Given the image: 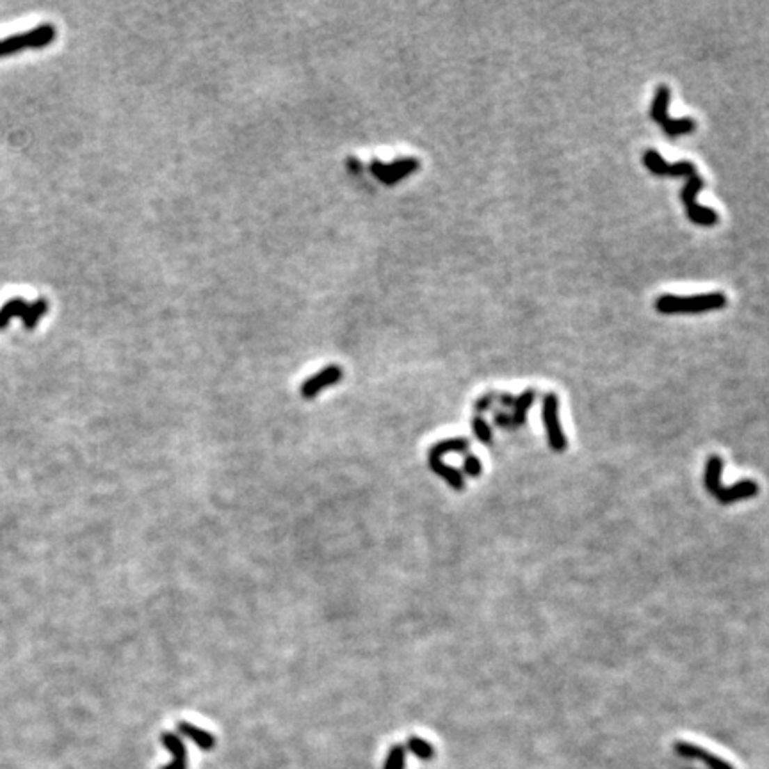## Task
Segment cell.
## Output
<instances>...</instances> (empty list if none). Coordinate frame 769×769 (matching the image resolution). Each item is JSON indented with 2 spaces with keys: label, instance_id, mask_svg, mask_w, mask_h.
Masks as SVG:
<instances>
[{
  "label": "cell",
  "instance_id": "2e32d148",
  "mask_svg": "<svg viewBox=\"0 0 769 769\" xmlns=\"http://www.w3.org/2000/svg\"><path fill=\"white\" fill-rule=\"evenodd\" d=\"M534 399H536L534 390H525L524 394H520L518 397L515 399L513 413H512V419H513V424H515V427L524 426V424L528 422V411L529 408L532 406V403H534Z\"/></svg>",
  "mask_w": 769,
  "mask_h": 769
},
{
  "label": "cell",
  "instance_id": "4316f807",
  "mask_svg": "<svg viewBox=\"0 0 769 769\" xmlns=\"http://www.w3.org/2000/svg\"><path fill=\"white\" fill-rule=\"evenodd\" d=\"M688 769H691V768H688Z\"/></svg>",
  "mask_w": 769,
  "mask_h": 769
},
{
  "label": "cell",
  "instance_id": "30bf717a",
  "mask_svg": "<svg viewBox=\"0 0 769 769\" xmlns=\"http://www.w3.org/2000/svg\"><path fill=\"white\" fill-rule=\"evenodd\" d=\"M161 741L164 748L169 750V753L173 755L171 762L162 769H187V748L180 737L177 734L164 732L161 736Z\"/></svg>",
  "mask_w": 769,
  "mask_h": 769
},
{
  "label": "cell",
  "instance_id": "d4e9b609",
  "mask_svg": "<svg viewBox=\"0 0 769 769\" xmlns=\"http://www.w3.org/2000/svg\"><path fill=\"white\" fill-rule=\"evenodd\" d=\"M493 397H496L493 394H488V395H483V397H479V401L475 403V411H477V413L486 411L488 408L491 406V403H493Z\"/></svg>",
  "mask_w": 769,
  "mask_h": 769
},
{
  "label": "cell",
  "instance_id": "44dd1931",
  "mask_svg": "<svg viewBox=\"0 0 769 769\" xmlns=\"http://www.w3.org/2000/svg\"><path fill=\"white\" fill-rule=\"evenodd\" d=\"M404 764H406V748L403 745H395L388 752L387 762H385L383 769H404Z\"/></svg>",
  "mask_w": 769,
  "mask_h": 769
},
{
  "label": "cell",
  "instance_id": "cb8c5ba5",
  "mask_svg": "<svg viewBox=\"0 0 769 769\" xmlns=\"http://www.w3.org/2000/svg\"><path fill=\"white\" fill-rule=\"evenodd\" d=\"M496 426H499L500 429H515V424H513L512 413H496Z\"/></svg>",
  "mask_w": 769,
  "mask_h": 769
},
{
  "label": "cell",
  "instance_id": "603a6c76",
  "mask_svg": "<svg viewBox=\"0 0 769 769\" xmlns=\"http://www.w3.org/2000/svg\"><path fill=\"white\" fill-rule=\"evenodd\" d=\"M461 470H463L467 475H470V477H477V475H481V472H483V465H481L477 456L467 454L463 458V468H461Z\"/></svg>",
  "mask_w": 769,
  "mask_h": 769
},
{
  "label": "cell",
  "instance_id": "ac0fdd59",
  "mask_svg": "<svg viewBox=\"0 0 769 769\" xmlns=\"http://www.w3.org/2000/svg\"><path fill=\"white\" fill-rule=\"evenodd\" d=\"M47 310H49V303H47V299L38 298L36 301L31 303V305L27 306V310H25L24 317H22L24 326L27 328V330H34L38 322H40V319L45 317Z\"/></svg>",
  "mask_w": 769,
  "mask_h": 769
},
{
  "label": "cell",
  "instance_id": "6da1fadb",
  "mask_svg": "<svg viewBox=\"0 0 769 769\" xmlns=\"http://www.w3.org/2000/svg\"><path fill=\"white\" fill-rule=\"evenodd\" d=\"M659 314H701V312L721 310L727 306V296L721 292H709L698 296H659L653 303Z\"/></svg>",
  "mask_w": 769,
  "mask_h": 769
},
{
  "label": "cell",
  "instance_id": "8992f818",
  "mask_svg": "<svg viewBox=\"0 0 769 769\" xmlns=\"http://www.w3.org/2000/svg\"><path fill=\"white\" fill-rule=\"evenodd\" d=\"M419 169V161L417 159H401V161L390 162V164H385V162L374 161L371 164V171L379 182L387 184V186H394L397 182L404 180L406 177H410L413 171Z\"/></svg>",
  "mask_w": 769,
  "mask_h": 769
},
{
  "label": "cell",
  "instance_id": "d6986e66",
  "mask_svg": "<svg viewBox=\"0 0 769 769\" xmlns=\"http://www.w3.org/2000/svg\"><path fill=\"white\" fill-rule=\"evenodd\" d=\"M663 130H665L666 136L669 137H679L684 136V134H691L695 130V121L691 118H681V120H666L663 123Z\"/></svg>",
  "mask_w": 769,
  "mask_h": 769
},
{
  "label": "cell",
  "instance_id": "ffe728a7",
  "mask_svg": "<svg viewBox=\"0 0 769 769\" xmlns=\"http://www.w3.org/2000/svg\"><path fill=\"white\" fill-rule=\"evenodd\" d=\"M408 750L413 753L415 757L422 759V761H431L435 757V748L433 745H429L427 741H424L422 737H410L408 739Z\"/></svg>",
  "mask_w": 769,
  "mask_h": 769
},
{
  "label": "cell",
  "instance_id": "9a60e30c",
  "mask_svg": "<svg viewBox=\"0 0 769 769\" xmlns=\"http://www.w3.org/2000/svg\"><path fill=\"white\" fill-rule=\"evenodd\" d=\"M468 447H470V442H468L467 438H463V436H459V438L440 440V442H436L435 445L429 449V456H427V458L442 459V456L447 454V452H465Z\"/></svg>",
  "mask_w": 769,
  "mask_h": 769
},
{
  "label": "cell",
  "instance_id": "3957f363",
  "mask_svg": "<svg viewBox=\"0 0 769 769\" xmlns=\"http://www.w3.org/2000/svg\"><path fill=\"white\" fill-rule=\"evenodd\" d=\"M701 189H704V178L700 175L688 178L684 189L681 193L682 203L685 207V214H688L689 221H693L695 225L700 226H713L720 221V216H718L716 210L700 205L697 202V196Z\"/></svg>",
  "mask_w": 769,
  "mask_h": 769
},
{
  "label": "cell",
  "instance_id": "5bb4252c",
  "mask_svg": "<svg viewBox=\"0 0 769 769\" xmlns=\"http://www.w3.org/2000/svg\"><path fill=\"white\" fill-rule=\"evenodd\" d=\"M721 474H723V459L720 456H711L705 465L704 483L711 496L716 497L718 491L721 490Z\"/></svg>",
  "mask_w": 769,
  "mask_h": 769
},
{
  "label": "cell",
  "instance_id": "9c48e42d",
  "mask_svg": "<svg viewBox=\"0 0 769 769\" xmlns=\"http://www.w3.org/2000/svg\"><path fill=\"white\" fill-rule=\"evenodd\" d=\"M759 493V484L752 479H743L734 483L729 488H721L718 491L716 499L720 500V504H734L739 502V500L752 499Z\"/></svg>",
  "mask_w": 769,
  "mask_h": 769
},
{
  "label": "cell",
  "instance_id": "e0dca14e",
  "mask_svg": "<svg viewBox=\"0 0 769 769\" xmlns=\"http://www.w3.org/2000/svg\"><path fill=\"white\" fill-rule=\"evenodd\" d=\"M29 303L24 298H11L6 303L2 308H0V330H4L9 324V321L15 317H24L25 310H27Z\"/></svg>",
  "mask_w": 769,
  "mask_h": 769
},
{
  "label": "cell",
  "instance_id": "8fae6325",
  "mask_svg": "<svg viewBox=\"0 0 769 769\" xmlns=\"http://www.w3.org/2000/svg\"><path fill=\"white\" fill-rule=\"evenodd\" d=\"M669 100H672V89H669L668 86L660 84L659 88L656 89V93H653L652 107H650V118H652L653 121H657V123H660V125H663L666 120H669V114H668Z\"/></svg>",
  "mask_w": 769,
  "mask_h": 769
},
{
  "label": "cell",
  "instance_id": "277c9868",
  "mask_svg": "<svg viewBox=\"0 0 769 769\" xmlns=\"http://www.w3.org/2000/svg\"><path fill=\"white\" fill-rule=\"evenodd\" d=\"M541 417H544L545 431H547L548 445L552 451L561 452L566 449V436L563 433L560 420V397L556 394H547L541 404Z\"/></svg>",
  "mask_w": 769,
  "mask_h": 769
},
{
  "label": "cell",
  "instance_id": "7c38bea8",
  "mask_svg": "<svg viewBox=\"0 0 769 769\" xmlns=\"http://www.w3.org/2000/svg\"><path fill=\"white\" fill-rule=\"evenodd\" d=\"M427 463H429V468H431L436 475H440V477H443V479L447 481L449 486L454 488V490H463L465 488L463 474H461L458 468L451 467V465L443 463L442 459H435V458H427Z\"/></svg>",
  "mask_w": 769,
  "mask_h": 769
},
{
  "label": "cell",
  "instance_id": "5b68a950",
  "mask_svg": "<svg viewBox=\"0 0 769 769\" xmlns=\"http://www.w3.org/2000/svg\"><path fill=\"white\" fill-rule=\"evenodd\" d=\"M643 162L650 173L656 177H695L697 168L693 162H676V164H668L665 159L660 157V153L656 150H647L643 155Z\"/></svg>",
  "mask_w": 769,
  "mask_h": 769
},
{
  "label": "cell",
  "instance_id": "7a4b0ae2",
  "mask_svg": "<svg viewBox=\"0 0 769 769\" xmlns=\"http://www.w3.org/2000/svg\"><path fill=\"white\" fill-rule=\"evenodd\" d=\"M56 36L57 31L52 24L38 25L33 31L0 40V57L22 52V50L27 49H45V47H49L56 40Z\"/></svg>",
  "mask_w": 769,
  "mask_h": 769
},
{
  "label": "cell",
  "instance_id": "52a82bcc",
  "mask_svg": "<svg viewBox=\"0 0 769 769\" xmlns=\"http://www.w3.org/2000/svg\"><path fill=\"white\" fill-rule=\"evenodd\" d=\"M344 372L342 369L338 365H328L324 367V369H321V371L317 372V374L310 376V378L306 379L305 383L301 385V395L305 399H314L315 395L319 394V392H322L324 388L328 387H333L335 383H338L340 379H342Z\"/></svg>",
  "mask_w": 769,
  "mask_h": 769
},
{
  "label": "cell",
  "instance_id": "ba28073f",
  "mask_svg": "<svg viewBox=\"0 0 769 769\" xmlns=\"http://www.w3.org/2000/svg\"><path fill=\"white\" fill-rule=\"evenodd\" d=\"M673 750H675L676 755H681V757L704 762L709 769H736L730 762L723 761V759H720L718 755H714V753L707 752V750L701 748V746L691 745V743L676 741L675 745H673Z\"/></svg>",
  "mask_w": 769,
  "mask_h": 769
},
{
  "label": "cell",
  "instance_id": "4fadbf2b",
  "mask_svg": "<svg viewBox=\"0 0 769 769\" xmlns=\"http://www.w3.org/2000/svg\"><path fill=\"white\" fill-rule=\"evenodd\" d=\"M178 732L182 734V736H186L189 737L191 741L194 743L196 746H200L202 750H212L214 746H216V737L212 736V734H209L207 730L200 729V727H194L193 723H187V721H180L178 723Z\"/></svg>",
  "mask_w": 769,
  "mask_h": 769
},
{
  "label": "cell",
  "instance_id": "484cf974",
  "mask_svg": "<svg viewBox=\"0 0 769 769\" xmlns=\"http://www.w3.org/2000/svg\"><path fill=\"white\" fill-rule=\"evenodd\" d=\"M499 399H500V403H502V404H506V406H512V408H513V404H515V399H516V397H513V395H509V394H500V395H499Z\"/></svg>",
  "mask_w": 769,
  "mask_h": 769
},
{
  "label": "cell",
  "instance_id": "7402d4cb",
  "mask_svg": "<svg viewBox=\"0 0 769 769\" xmlns=\"http://www.w3.org/2000/svg\"><path fill=\"white\" fill-rule=\"evenodd\" d=\"M472 429H474V435L477 436V440H479L481 443H491V427L488 426L486 420L481 417V415H475L474 419H472Z\"/></svg>",
  "mask_w": 769,
  "mask_h": 769
}]
</instances>
